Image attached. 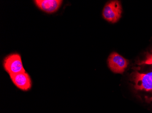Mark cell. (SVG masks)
I'll return each instance as SVG.
<instances>
[{"instance_id": "obj_4", "label": "cell", "mask_w": 152, "mask_h": 113, "mask_svg": "<svg viewBox=\"0 0 152 113\" xmlns=\"http://www.w3.org/2000/svg\"><path fill=\"white\" fill-rule=\"evenodd\" d=\"M107 63L109 68L115 73H123L129 64L128 60L115 52L109 55Z\"/></svg>"}, {"instance_id": "obj_1", "label": "cell", "mask_w": 152, "mask_h": 113, "mask_svg": "<svg viewBox=\"0 0 152 113\" xmlns=\"http://www.w3.org/2000/svg\"><path fill=\"white\" fill-rule=\"evenodd\" d=\"M133 91L142 101L152 105V49L135 63L129 74Z\"/></svg>"}, {"instance_id": "obj_3", "label": "cell", "mask_w": 152, "mask_h": 113, "mask_svg": "<svg viewBox=\"0 0 152 113\" xmlns=\"http://www.w3.org/2000/svg\"><path fill=\"white\" fill-rule=\"evenodd\" d=\"M122 12L121 3L118 1H111L107 2L102 12L103 18L109 22H117L121 18Z\"/></svg>"}, {"instance_id": "obj_6", "label": "cell", "mask_w": 152, "mask_h": 113, "mask_svg": "<svg viewBox=\"0 0 152 113\" xmlns=\"http://www.w3.org/2000/svg\"><path fill=\"white\" fill-rule=\"evenodd\" d=\"M37 6L48 13L57 12L61 6L63 1L61 0H36L34 1Z\"/></svg>"}, {"instance_id": "obj_2", "label": "cell", "mask_w": 152, "mask_h": 113, "mask_svg": "<svg viewBox=\"0 0 152 113\" xmlns=\"http://www.w3.org/2000/svg\"><path fill=\"white\" fill-rule=\"evenodd\" d=\"M3 67L9 75L26 72L18 53H12L6 57L3 61Z\"/></svg>"}, {"instance_id": "obj_5", "label": "cell", "mask_w": 152, "mask_h": 113, "mask_svg": "<svg viewBox=\"0 0 152 113\" xmlns=\"http://www.w3.org/2000/svg\"><path fill=\"white\" fill-rule=\"evenodd\" d=\"M10 77L13 84L20 90L27 91L31 88L32 85L31 79L26 72L10 75Z\"/></svg>"}]
</instances>
